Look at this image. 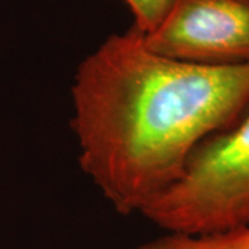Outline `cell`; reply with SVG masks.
I'll return each mask as SVG.
<instances>
[{"label": "cell", "mask_w": 249, "mask_h": 249, "mask_svg": "<svg viewBox=\"0 0 249 249\" xmlns=\"http://www.w3.org/2000/svg\"><path fill=\"white\" fill-rule=\"evenodd\" d=\"M71 97L80 169L118 213L142 214L201 142L247 111L249 65L173 60L132 27L80 61Z\"/></svg>", "instance_id": "1"}, {"label": "cell", "mask_w": 249, "mask_h": 249, "mask_svg": "<svg viewBox=\"0 0 249 249\" xmlns=\"http://www.w3.org/2000/svg\"><path fill=\"white\" fill-rule=\"evenodd\" d=\"M142 214L163 231L249 226V107L230 127L201 142L180 178Z\"/></svg>", "instance_id": "2"}, {"label": "cell", "mask_w": 249, "mask_h": 249, "mask_svg": "<svg viewBox=\"0 0 249 249\" xmlns=\"http://www.w3.org/2000/svg\"><path fill=\"white\" fill-rule=\"evenodd\" d=\"M155 53L206 67L249 65V0H175L155 31Z\"/></svg>", "instance_id": "3"}, {"label": "cell", "mask_w": 249, "mask_h": 249, "mask_svg": "<svg viewBox=\"0 0 249 249\" xmlns=\"http://www.w3.org/2000/svg\"><path fill=\"white\" fill-rule=\"evenodd\" d=\"M136 249H249V226L213 232L165 231Z\"/></svg>", "instance_id": "4"}, {"label": "cell", "mask_w": 249, "mask_h": 249, "mask_svg": "<svg viewBox=\"0 0 249 249\" xmlns=\"http://www.w3.org/2000/svg\"><path fill=\"white\" fill-rule=\"evenodd\" d=\"M133 16L132 27L142 35H148L160 27L175 0H124Z\"/></svg>", "instance_id": "5"}]
</instances>
